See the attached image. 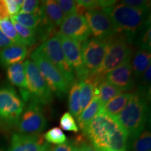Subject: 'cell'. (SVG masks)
Segmentation results:
<instances>
[{"label":"cell","instance_id":"21","mask_svg":"<svg viewBox=\"0 0 151 151\" xmlns=\"http://www.w3.org/2000/svg\"><path fill=\"white\" fill-rule=\"evenodd\" d=\"M150 52L139 49L134 55L132 60L131 67L134 77H141L147 68L150 65Z\"/></svg>","mask_w":151,"mask_h":151},{"label":"cell","instance_id":"41","mask_svg":"<svg viewBox=\"0 0 151 151\" xmlns=\"http://www.w3.org/2000/svg\"><path fill=\"white\" fill-rule=\"evenodd\" d=\"M78 148H77V149H76V150L75 151H78Z\"/></svg>","mask_w":151,"mask_h":151},{"label":"cell","instance_id":"6","mask_svg":"<svg viewBox=\"0 0 151 151\" xmlns=\"http://www.w3.org/2000/svg\"><path fill=\"white\" fill-rule=\"evenodd\" d=\"M132 49L123 36L110 39L109 48L99 69L94 73L106 76L113 70L131 61Z\"/></svg>","mask_w":151,"mask_h":151},{"label":"cell","instance_id":"9","mask_svg":"<svg viewBox=\"0 0 151 151\" xmlns=\"http://www.w3.org/2000/svg\"><path fill=\"white\" fill-rule=\"evenodd\" d=\"M110 39L101 40L90 38L83 42L81 46L83 62L88 75L99 69L106 54Z\"/></svg>","mask_w":151,"mask_h":151},{"label":"cell","instance_id":"38","mask_svg":"<svg viewBox=\"0 0 151 151\" xmlns=\"http://www.w3.org/2000/svg\"><path fill=\"white\" fill-rule=\"evenodd\" d=\"M13 45H14V43L6 37L4 34L2 32V31L0 29V50H2L4 48L11 46Z\"/></svg>","mask_w":151,"mask_h":151},{"label":"cell","instance_id":"13","mask_svg":"<svg viewBox=\"0 0 151 151\" xmlns=\"http://www.w3.org/2000/svg\"><path fill=\"white\" fill-rule=\"evenodd\" d=\"M58 33L80 43L86 41L90 35L86 18L76 13L64 18Z\"/></svg>","mask_w":151,"mask_h":151},{"label":"cell","instance_id":"19","mask_svg":"<svg viewBox=\"0 0 151 151\" xmlns=\"http://www.w3.org/2000/svg\"><path fill=\"white\" fill-rule=\"evenodd\" d=\"M101 108V104L97 97H94L90 104L81 112L78 118V127L84 131L93 119L97 116Z\"/></svg>","mask_w":151,"mask_h":151},{"label":"cell","instance_id":"2","mask_svg":"<svg viewBox=\"0 0 151 151\" xmlns=\"http://www.w3.org/2000/svg\"><path fill=\"white\" fill-rule=\"evenodd\" d=\"M101 11L111 18L116 33H121L128 43H133L138 32L150 21V10L132 8L122 3H116Z\"/></svg>","mask_w":151,"mask_h":151},{"label":"cell","instance_id":"3","mask_svg":"<svg viewBox=\"0 0 151 151\" xmlns=\"http://www.w3.org/2000/svg\"><path fill=\"white\" fill-rule=\"evenodd\" d=\"M148 98L139 90L132 93L129 101L116 117L127 136V145L139 137L148 120Z\"/></svg>","mask_w":151,"mask_h":151},{"label":"cell","instance_id":"14","mask_svg":"<svg viewBox=\"0 0 151 151\" xmlns=\"http://www.w3.org/2000/svg\"><path fill=\"white\" fill-rule=\"evenodd\" d=\"M105 80L122 91H129L134 88V79L131 67V61L109 71L105 76Z\"/></svg>","mask_w":151,"mask_h":151},{"label":"cell","instance_id":"11","mask_svg":"<svg viewBox=\"0 0 151 151\" xmlns=\"http://www.w3.org/2000/svg\"><path fill=\"white\" fill-rule=\"evenodd\" d=\"M84 15L93 38L107 40L112 39L116 34L111 18L103 11L98 9L87 10Z\"/></svg>","mask_w":151,"mask_h":151},{"label":"cell","instance_id":"18","mask_svg":"<svg viewBox=\"0 0 151 151\" xmlns=\"http://www.w3.org/2000/svg\"><path fill=\"white\" fill-rule=\"evenodd\" d=\"M7 78L9 82L20 89H27V78H26L24 62H21L10 66L7 68Z\"/></svg>","mask_w":151,"mask_h":151},{"label":"cell","instance_id":"7","mask_svg":"<svg viewBox=\"0 0 151 151\" xmlns=\"http://www.w3.org/2000/svg\"><path fill=\"white\" fill-rule=\"evenodd\" d=\"M37 48L62 73L69 86L75 82V74L65 59L61 42L58 36L49 37Z\"/></svg>","mask_w":151,"mask_h":151},{"label":"cell","instance_id":"4","mask_svg":"<svg viewBox=\"0 0 151 151\" xmlns=\"http://www.w3.org/2000/svg\"><path fill=\"white\" fill-rule=\"evenodd\" d=\"M31 59L39 69L52 93L60 98L65 97L69 91V85L62 73L38 48L31 54Z\"/></svg>","mask_w":151,"mask_h":151},{"label":"cell","instance_id":"39","mask_svg":"<svg viewBox=\"0 0 151 151\" xmlns=\"http://www.w3.org/2000/svg\"><path fill=\"white\" fill-rule=\"evenodd\" d=\"M78 151H97L91 143H88L84 141L80 146H78Z\"/></svg>","mask_w":151,"mask_h":151},{"label":"cell","instance_id":"27","mask_svg":"<svg viewBox=\"0 0 151 151\" xmlns=\"http://www.w3.org/2000/svg\"><path fill=\"white\" fill-rule=\"evenodd\" d=\"M150 151L151 134L150 131L143 132L139 137L127 145V150Z\"/></svg>","mask_w":151,"mask_h":151},{"label":"cell","instance_id":"32","mask_svg":"<svg viewBox=\"0 0 151 151\" xmlns=\"http://www.w3.org/2000/svg\"><path fill=\"white\" fill-rule=\"evenodd\" d=\"M57 3L59 5L60 8L61 9L65 16L75 14L76 12V1H73V0H58V1H57Z\"/></svg>","mask_w":151,"mask_h":151},{"label":"cell","instance_id":"16","mask_svg":"<svg viewBox=\"0 0 151 151\" xmlns=\"http://www.w3.org/2000/svg\"><path fill=\"white\" fill-rule=\"evenodd\" d=\"M27 52V47L20 45H13L0 50V65L8 68L11 65L21 62L25 59Z\"/></svg>","mask_w":151,"mask_h":151},{"label":"cell","instance_id":"35","mask_svg":"<svg viewBox=\"0 0 151 151\" xmlns=\"http://www.w3.org/2000/svg\"><path fill=\"white\" fill-rule=\"evenodd\" d=\"M121 3L132 7L141 10H150V1H144V0H123Z\"/></svg>","mask_w":151,"mask_h":151},{"label":"cell","instance_id":"36","mask_svg":"<svg viewBox=\"0 0 151 151\" xmlns=\"http://www.w3.org/2000/svg\"><path fill=\"white\" fill-rule=\"evenodd\" d=\"M78 148V146L75 140H69L62 144L58 145L52 151H75Z\"/></svg>","mask_w":151,"mask_h":151},{"label":"cell","instance_id":"34","mask_svg":"<svg viewBox=\"0 0 151 151\" xmlns=\"http://www.w3.org/2000/svg\"><path fill=\"white\" fill-rule=\"evenodd\" d=\"M23 1V0H5L10 16H15L19 14Z\"/></svg>","mask_w":151,"mask_h":151},{"label":"cell","instance_id":"23","mask_svg":"<svg viewBox=\"0 0 151 151\" xmlns=\"http://www.w3.org/2000/svg\"><path fill=\"white\" fill-rule=\"evenodd\" d=\"M11 19L18 22V24H21L23 27L31 29H35L37 31V29L39 27L42 22L43 17L40 12V9H39V12L37 14L19 13L16 16L11 17Z\"/></svg>","mask_w":151,"mask_h":151},{"label":"cell","instance_id":"29","mask_svg":"<svg viewBox=\"0 0 151 151\" xmlns=\"http://www.w3.org/2000/svg\"><path fill=\"white\" fill-rule=\"evenodd\" d=\"M0 29L2 32L4 34L6 37L14 43V45H20L24 46L22 44L20 37L17 33L16 28L11 19H6L4 20L0 21Z\"/></svg>","mask_w":151,"mask_h":151},{"label":"cell","instance_id":"12","mask_svg":"<svg viewBox=\"0 0 151 151\" xmlns=\"http://www.w3.org/2000/svg\"><path fill=\"white\" fill-rule=\"evenodd\" d=\"M56 35L60 39L65 59L74 73L75 76L77 77L78 81L83 80L88 76V73L83 62L81 43L59 33H57Z\"/></svg>","mask_w":151,"mask_h":151},{"label":"cell","instance_id":"1","mask_svg":"<svg viewBox=\"0 0 151 151\" xmlns=\"http://www.w3.org/2000/svg\"><path fill=\"white\" fill-rule=\"evenodd\" d=\"M97 151H127V136L116 118L98 113L83 131Z\"/></svg>","mask_w":151,"mask_h":151},{"label":"cell","instance_id":"31","mask_svg":"<svg viewBox=\"0 0 151 151\" xmlns=\"http://www.w3.org/2000/svg\"><path fill=\"white\" fill-rule=\"evenodd\" d=\"M60 124L62 129L65 131L73 132L76 133L79 130L74 118L69 112H66L62 115L60 120Z\"/></svg>","mask_w":151,"mask_h":151},{"label":"cell","instance_id":"28","mask_svg":"<svg viewBox=\"0 0 151 151\" xmlns=\"http://www.w3.org/2000/svg\"><path fill=\"white\" fill-rule=\"evenodd\" d=\"M137 45L140 50L150 52L151 50V29L150 21L145 24L136 36Z\"/></svg>","mask_w":151,"mask_h":151},{"label":"cell","instance_id":"30","mask_svg":"<svg viewBox=\"0 0 151 151\" xmlns=\"http://www.w3.org/2000/svg\"><path fill=\"white\" fill-rule=\"evenodd\" d=\"M43 136V139L48 143L60 145L67 141V137L59 127H53L46 132Z\"/></svg>","mask_w":151,"mask_h":151},{"label":"cell","instance_id":"10","mask_svg":"<svg viewBox=\"0 0 151 151\" xmlns=\"http://www.w3.org/2000/svg\"><path fill=\"white\" fill-rule=\"evenodd\" d=\"M20 134H37L46 129L47 120L42 112L41 105L30 101L16 124Z\"/></svg>","mask_w":151,"mask_h":151},{"label":"cell","instance_id":"25","mask_svg":"<svg viewBox=\"0 0 151 151\" xmlns=\"http://www.w3.org/2000/svg\"><path fill=\"white\" fill-rule=\"evenodd\" d=\"M80 83L78 81H76L71 86L70 91H69V109L71 115L74 117H78L81 113L80 105Z\"/></svg>","mask_w":151,"mask_h":151},{"label":"cell","instance_id":"15","mask_svg":"<svg viewBox=\"0 0 151 151\" xmlns=\"http://www.w3.org/2000/svg\"><path fill=\"white\" fill-rule=\"evenodd\" d=\"M44 143L43 136L41 134H23L16 133L11 138L9 151H39Z\"/></svg>","mask_w":151,"mask_h":151},{"label":"cell","instance_id":"26","mask_svg":"<svg viewBox=\"0 0 151 151\" xmlns=\"http://www.w3.org/2000/svg\"><path fill=\"white\" fill-rule=\"evenodd\" d=\"M16 28L17 33L21 40L22 44L25 46H31L35 45L37 41V31L35 29H31L29 28L23 27L21 24L11 19Z\"/></svg>","mask_w":151,"mask_h":151},{"label":"cell","instance_id":"20","mask_svg":"<svg viewBox=\"0 0 151 151\" xmlns=\"http://www.w3.org/2000/svg\"><path fill=\"white\" fill-rule=\"evenodd\" d=\"M132 93H121L101 106L100 111L116 118L129 101Z\"/></svg>","mask_w":151,"mask_h":151},{"label":"cell","instance_id":"5","mask_svg":"<svg viewBox=\"0 0 151 151\" xmlns=\"http://www.w3.org/2000/svg\"><path fill=\"white\" fill-rule=\"evenodd\" d=\"M24 67L29 101L41 106L51 103L53 100V93L35 64L32 60H26L24 62Z\"/></svg>","mask_w":151,"mask_h":151},{"label":"cell","instance_id":"37","mask_svg":"<svg viewBox=\"0 0 151 151\" xmlns=\"http://www.w3.org/2000/svg\"><path fill=\"white\" fill-rule=\"evenodd\" d=\"M10 15L7 9L5 0H0V21L9 19Z\"/></svg>","mask_w":151,"mask_h":151},{"label":"cell","instance_id":"17","mask_svg":"<svg viewBox=\"0 0 151 151\" xmlns=\"http://www.w3.org/2000/svg\"><path fill=\"white\" fill-rule=\"evenodd\" d=\"M39 9L43 18L54 27H59L65 17L57 1L54 0L41 1Z\"/></svg>","mask_w":151,"mask_h":151},{"label":"cell","instance_id":"42","mask_svg":"<svg viewBox=\"0 0 151 151\" xmlns=\"http://www.w3.org/2000/svg\"><path fill=\"white\" fill-rule=\"evenodd\" d=\"M0 151H3L2 150H1V149H0Z\"/></svg>","mask_w":151,"mask_h":151},{"label":"cell","instance_id":"8","mask_svg":"<svg viewBox=\"0 0 151 151\" xmlns=\"http://www.w3.org/2000/svg\"><path fill=\"white\" fill-rule=\"evenodd\" d=\"M24 101L13 87L0 88V120L10 124H16L23 112Z\"/></svg>","mask_w":151,"mask_h":151},{"label":"cell","instance_id":"22","mask_svg":"<svg viewBox=\"0 0 151 151\" xmlns=\"http://www.w3.org/2000/svg\"><path fill=\"white\" fill-rule=\"evenodd\" d=\"M122 92L121 90L105 80L94 89V97H97L102 106Z\"/></svg>","mask_w":151,"mask_h":151},{"label":"cell","instance_id":"40","mask_svg":"<svg viewBox=\"0 0 151 151\" xmlns=\"http://www.w3.org/2000/svg\"><path fill=\"white\" fill-rule=\"evenodd\" d=\"M52 147L48 143H45L41 149L39 151H52Z\"/></svg>","mask_w":151,"mask_h":151},{"label":"cell","instance_id":"24","mask_svg":"<svg viewBox=\"0 0 151 151\" xmlns=\"http://www.w3.org/2000/svg\"><path fill=\"white\" fill-rule=\"evenodd\" d=\"M80 83V105L81 112L90 104L94 97L95 87L91 81L86 78L79 81Z\"/></svg>","mask_w":151,"mask_h":151},{"label":"cell","instance_id":"33","mask_svg":"<svg viewBox=\"0 0 151 151\" xmlns=\"http://www.w3.org/2000/svg\"><path fill=\"white\" fill-rule=\"evenodd\" d=\"M40 1L36 0H24L22 4L20 13L21 14H37L39 12Z\"/></svg>","mask_w":151,"mask_h":151}]
</instances>
